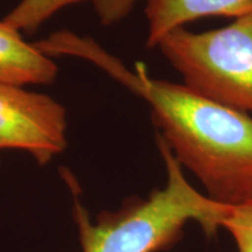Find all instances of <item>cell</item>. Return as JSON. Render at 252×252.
<instances>
[{
	"mask_svg": "<svg viewBox=\"0 0 252 252\" xmlns=\"http://www.w3.org/2000/svg\"><path fill=\"white\" fill-rule=\"evenodd\" d=\"M93 64L150 105L157 135L217 203L237 206L252 198V118L201 96L182 83L158 80L143 63L130 70L100 49Z\"/></svg>",
	"mask_w": 252,
	"mask_h": 252,
	"instance_id": "1",
	"label": "cell"
},
{
	"mask_svg": "<svg viewBox=\"0 0 252 252\" xmlns=\"http://www.w3.org/2000/svg\"><path fill=\"white\" fill-rule=\"evenodd\" d=\"M166 169V184L147 198H135L116 212L100 213L94 220L76 200L74 217L82 252H160L180 241L188 223H197L213 237L222 229L230 206L200 193L184 168L157 135Z\"/></svg>",
	"mask_w": 252,
	"mask_h": 252,
	"instance_id": "2",
	"label": "cell"
},
{
	"mask_svg": "<svg viewBox=\"0 0 252 252\" xmlns=\"http://www.w3.org/2000/svg\"><path fill=\"white\" fill-rule=\"evenodd\" d=\"M157 47L188 89L252 113V13L217 30L178 28Z\"/></svg>",
	"mask_w": 252,
	"mask_h": 252,
	"instance_id": "3",
	"label": "cell"
},
{
	"mask_svg": "<svg viewBox=\"0 0 252 252\" xmlns=\"http://www.w3.org/2000/svg\"><path fill=\"white\" fill-rule=\"evenodd\" d=\"M67 110L48 94L0 83V150L27 152L43 166L67 149Z\"/></svg>",
	"mask_w": 252,
	"mask_h": 252,
	"instance_id": "4",
	"label": "cell"
},
{
	"mask_svg": "<svg viewBox=\"0 0 252 252\" xmlns=\"http://www.w3.org/2000/svg\"><path fill=\"white\" fill-rule=\"evenodd\" d=\"M251 13L252 0H146V43L154 48L167 34L198 19H237Z\"/></svg>",
	"mask_w": 252,
	"mask_h": 252,
	"instance_id": "5",
	"label": "cell"
},
{
	"mask_svg": "<svg viewBox=\"0 0 252 252\" xmlns=\"http://www.w3.org/2000/svg\"><path fill=\"white\" fill-rule=\"evenodd\" d=\"M59 67L53 58L24 40L21 32L0 21V83L47 86L55 82Z\"/></svg>",
	"mask_w": 252,
	"mask_h": 252,
	"instance_id": "6",
	"label": "cell"
},
{
	"mask_svg": "<svg viewBox=\"0 0 252 252\" xmlns=\"http://www.w3.org/2000/svg\"><path fill=\"white\" fill-rule=\"evenodd\" d=\"M81 1L86 0H20L2 20L21 33L32 34L59 11Z\"/></svg>",
	"mask_w": 252,
	"mask_h": 252,
	"instance_id": "7",
	"label": "cell"
},
{
	"mask_svg": "<svg viewBox=\"0 0 252 252\" xmlns=\"http://www.w3.org/2000/svg\"><path fill=\"white\" fill-rule=\"evenodd\" d=\"M222 229L234 239L238 252H252V198L237 206H230Z\"/></svg>",
	"mask_w": 252,
	"mask_h": 252,
	"instance_id": "8",
	"label": "cell"
},
{
	"mask_svg": "<svg viewBox=\"0 0 252 252\" xmlns=\"http://www.w3.org/2000/svg\"><path fill=\"white\" fill-rule=\"evenodd\" d=\"M141 0H93L94 12L103 26H111L131 13Z\"/></svg>",
	"mask_w": 252,
	"mask_h": 252,
	"instance_id": "9",
	"label": "cell"
}]
</instances>
